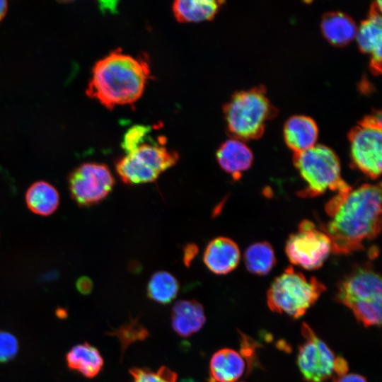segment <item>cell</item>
Returning a JSON list of instances; mask_svg holds the SVG:
<instances>
[{"mask_svg":"<svg viewBox=\"0 0 382 382\" xmlns=\"http://www.w3.org/2000/svg\"><path fill=\"white\" fill-rule=\"evenodd\" d=\"M329 220L321 227L332 252L347 254L376 238L381 228V186L364 184L337 192L326 204Z\"/></svg>","mask_w":382,"mask_h":382,"instance_id":"obj_1","label":"cell"},{"mask_svg":"<svg viewBox=\"0 0 382 382\" xmlns=\"http://www.w3.org/2000/svg\"><path fill=\"white\" fill-rule=\"evenodd\" d=\"M148 62L116 49L96 62L87 94L109 109L135 103L150 77Z\"/></svg>","mask_w":382,"mask_h":382,"instance_id":"obj_2","label":"cell"},{"mask_svg":"<svg viewBox=\"0 0 382 382\" xmlns=\"http://www.w3.org/2000/svg\"><path fill=\"white\" fill-rule=\"evenodd\" d=\"M336 301L347 306L365 327L381 324L380 275L370 265L355 267L339 283Z\"/></svg>","mask_w":382,"mask_h":382,"instance_id":"obj_3","label":"cell"},{"mask_svg":"<svg viewBox=\"0 0 382 382\" xmlns=\"http://www.w3.org/2000/svg\"><path fill=\"white\" fill-rule=\"evenodd\" d=\"M325 290V286L316 277L308 279L294 268L288 267L271 284L267 302L272 311L298 319Z\"/></svg>","mask_w":382,"mask_h":382,"instance_id":"obj_4","label":"cell"},{"mask_svg":"<svg viewBox=\"0 0 382 382\" xmlns=\"http://www.w3.org/2000/svg\"><path fill=\"white\" fill-rule=\"evenodd\" d=\"M224 112L229 132L242 141L262 136L266 121L274 113L265 92L259 88L236 93Z\"/></svg>","mask_w":382,"mask_h":382,"instance_id":"obj_5","label":"cell"},{"mask_svg":"<svg viewBox=\"0 0 382 382\" xmlns=\"http://www.w3.org/2000/svg\"><path fill=\"white\" fill-rule=\"evenodd\" d=\"M294 163L306 183L301 192L303 197H315L327 190L341 191L349 187L341 178L340 160L329 147L316 144L294 154Z\"/></svg>","mask_w":382,"mask_h":382,"instance_id":"obj_6","label":"cell"},{"mask_svg":"<svg viewBox=\"0 0 382 382\" xmlns=\"http://www.w3.org/2000/svg\"><path fill=\"white\" fill-rule=\"evenodd\" d=\"M178 160V153L161 144L144 143L117 160L115 169L124 183L138 185L155 181Z\"/></svg>","mask_w":382,"mask_h":382,"instance_id":"obj_7","label":"cell"},{"mask_svg":"<svg viewBox=\"0 0 382 382\" xmlns=\"http://www.w3.org/2000/svg\"><path fill=\"white\" fill-rule=\"evenodd\" d=\"M381 113L366 117L349 134L351 156L354 166L372 179L382 168Z\"/></svg>","mask_w":382,"mask_h":382,"instance_id":"obj_8","label":"cell"},{"mask_svg":"<svg viewBox=\"0 0 382 382\" xmlns=\"http://www.w3.org/2000/svg\"><path fill=\"white\" fill-rule=\"evenodd\" d=\"M285 250L293 265L310 270L319 268L332 252L329 237L310 221L299 224L287 240Z\"/></svg>","mask_w":382,"mask_h":382,"instance_id":"obj_9","label":"cell"},{"mask_svg":"<svg viewBox=\"0 0 382 382\" xmlns=\"http://www.w3.org/2000/svg\"><path fill=\"white\" fill-rule=\"evenodd\" d=\"M71 197L80 207H90L102 202L112 191L115 179L103 163H84L68 177Z\"/></svg>","mask_w":382,"mask_h":382,"instance_id":"obj_10","label":"cell"},{"mask_svg":"<svg viewBox=\"0 0 382 382\" xmlns=\"http://www.w3.org/2000/svg\"><path fill=\"white\" fill-rule=\"evenodd\" d=\"M301 332L305 341L299 349V369L308 382H325L333 377L337 357L306 323Z\"/></svg>","mask_w":382,"mask_h":382,"instance_id":"obj_11","label":"cell"},{"mask_svg":"<svg viewBox=\"0 0 382 382\" xmlns=\"http://www.w3.org/2000/svg\"><path fill=\"white\" fill-rule=\"evenodd\" d=\"M381 1L372 6L369 16L357 29L355 39L360 50L371 55V66L376 73L381 72L382 57Z\"/></svg>","mask_w":382,"mask_h":382,"instance_id":"obj_12","label":"cell"},{"mask_svg":"<svg viewBox=\"0 0 382 382\" xmlns=\"http://www.w3.org/2000/svg\"><path fill=\"white\" fill-rule=\"evenodd\" d=\"M241 253L237 244L226 237H217L206 247L203 261L207 267L216 274H226L238 265Z\"/></svg>","mask_w":382,"mask_h":382,"instance_id":"obj_13","label":"cell"},{"mask_svg":"<svg viewBox=\"0 0 382 382\" xmlns=\"http://www.w3.org/2000/svg\"><path fill=\"white\" fill-rule=\"evenodd\" d=\"M216 159L221 168L236 180L243 172L250 168L253 155L242 140L233 138L219 146L216 151Z\"/></svg>","mask_w":382,"mask_h":382,"instance_id":"obj_14","label":"cell"},{"mask_svg":"<svg viewBox=\"0 0 382 382\" xmlns=\"http://www.w3.org/2000/svg\"><path fill=\"white\" fill-rule=\"evenodd\" d=\"M205 321L204 308L196 300H180L172 308V328L181 337H187L195 334Z\"/></svg>","mask_w":382,"mask_h":382,"instance_id":"obj_15","label":"cell"},{"mask_svg":"<svg viewBox=\"0 0 382 382\" xmlns=\"http://www.w3.org/2000/svg\"><path fill=\"white\" fill-rule=\"evenodd\" d=\"M318 130L315 121L305 115H294L285 123L284 137L287 146L297 154L316 144Z\"/></svg>","mask_w":382,"mask_h":382,"instance_id":"obj_16","label":"cell"},{"mask_svg":"<svg viewBox=\"0 0 382 382\" xmlns=\"http://www.w3.org/2000/svg\"><path fill=\"white\" fill-rule=\"evenodd\" d=\"M245 361L241 354L230 348L216 352L209 362V382H236L244 373Z\"/></svg>","mask_w":382,"mask_h":382,"instance_id":"obj_17","label":"cell"},{"mask_svg":"<svg viewBox=\"0 0 382 382\" xmlns=\"http://www.w3.org/2000/svg\"><path fill=\"white\" fill-rule=\"evenodd\" d=\"M66 361L70 369L88 378L96 376L104 365L99 350L88 342L74 346L66 354Z\"/></svg>","mask_w":382,"mask_h":382,"instance_id":"obj_18","label":"cell"},{"mask_svg":"<svg viewBox=\"0 0 382 382\" xmlns=\"http://www.w3.org/2000/svg\"><path fill=\"white\" fill-rule=\"evenodd\" d=\"M320 27L325 37L337 46L347 45L354 39L357 29L349 16L339 11L325 14Z\"/></svg>","mask_w":382,"mask_h":382,"instance_id":"obj_19","label":"cell"},{"mask_svg":"<svg viewBox=\"0 0 382 382\" xmlns=\"http://www.w3.org/2000/svg\"><path fill=\"white\" fill-rule=\"evenodd\" d=\"M28 208L34 214L49 216L59 204V195L57 189L44 180L33 183L25 193Z\"/></svg>","mask_w":382,"mask_h":382,"instance_id":"obj_20","label":"cell"},{"mask_svg":"<svg viewBox=\"0 0 382 382\" xmlns=\"http://www.w3.org/2000/svg\"><path fill=\"white\" fill-rule=\"evenodd\" d=\"M221 1L178 0L173 4V12L180 23H197L212 20L217 13Z\"/></svg>","mask_w":382,"mask_h":382,"instance_id":"obj_21","label":"cell"},{"mask_svg":"<svg viewBox=\"0 0 382 382\" xmlns=\"http://www.w3.org/2000/svg\"><path fill=\"white\" fill-rule=\"evenodd\" d=\"M179 291V282L170 273L166 271L155 272L147 284L148 297L161 304L170 303Z\"/></svg>","mask_w":382,"mask_h":382,"instance_id":"obj_22","label":"cell"},{"mask_svg":"<svg viewBox=\"0 0 382 382\" xmlns=\"http://www.w3.org/2000/svg\"><path fill=\"white\" fill-rule=\"evenodd\" d=\"M275 255L272 247L266 242L250 245L244 253L247 270L256 274L265 275L270 272L275 264Z\"/></svg>","mask_w":382,"mask_h":382,"instance_id":"obj_23","label":"cell"},{"mask_svg":"<svg viewBox=\"0 0 382 382\" xmlns=\"http://www.w3.org/2000/svg\"><path fill=\"white\" fill-rule=\"evenodd\" d=\"M132 382H176L177 374L166 366L160 367L156 371L146 368H132L129 370Z\"/></svg>","mask_w":382,"mask_h":382,"instance_id":"obj_24","label":"cell"},{"mask_svg":"<svg viewBox=\"0 0 382 382\" xmlns=\"http://www.w3.org/2000/svg\"><path fill=\"white\" fill-rule=\"evenodd\" d=\"M150 127L137 125L129 128L125 134L122 141V148L126 154L130 153L144 144L150 132Z\"/></svg>","mask_w":382,"mask_h":382,"instance_id":"obj_25","label":"cell"},{"mask_svg":"<svg viewBox=\"0 0 382 382\" xmlns=\"http://www.w3.org/2000/svg\"><path fill=\"white\" fill-rule=\"evenodd\" d=\"M18 342L16 337L6 331H0V363L7 362L16 357Z\"/></svg>","mask_w":382,"mask_h":382,"instance_id":"obj_26","label":"cell"},{"mask_svg":"<svg viewBox=\"0 0 382 382\" xmlns=\"http://www.w3.org/2000/svg\"><path fill=\"white\" fill-rule=\"evenodd\" d=\"M76 289L82 294H89L93 288V284L91 280L86 277H80L76 284Z\"/></svg>","mask_w":382,"mask_h":382,"instance_id":"obj_27","label":"cell"},{"mask_svg":"<svg viewBox=\"0 0 382 382\" xmlns=\"http://www.w3.org/2000/svg\"><path fill=\"white\" fill-rule=\"evenodd\" d=\"M334 382H367L365 377L357 374H346L334 379Z\"/></svg>","mask_w":382,"mask_h":382,"instance_id":"obj_28","label":"cell"},{"mask_svg":"<svg viewBox=\"0 0 382 382\" xmlns=\"http://www.w3.org/2000/svg\"><path fill=\"white\" fill-rule=\"evenodd\" d=\"M197 253V248L194 244L187 245L184 250V262L188 265Z\"/></svg>","mask_w":382,"mask_h":382,"instance_id":"obj_29","label":"cell"},{"mask_svg":"<svg viewBox=\"0 0 382 382\" xmlns=\"http://www.w3.org/2000/svg\"><path fill=\"white\" fill-rule=\"evenodd\" d=\"M7 10V1L4 0H0V21L4 16Z\"/></svg>","mask_w":382,"mask_h":382,"instance_id":"obj_30","label":"cell"},{"mask_svg":"<svg viewBox=\"0 0 382 382\" xmlns=\"http://www.w3.org/2000/svg\"><path fill=\"white\" fill-rule=\"evenodd\" d=\"M180 382H197V381L193 379H183Z\"/></svg>","mask_w":382,"mask_h":382,"instance_id":"obj_31","label":"cell"}]
</instances>
